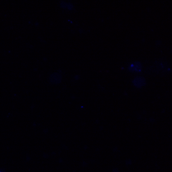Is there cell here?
<instances>
[{
    "mask_svg": "<svg viewBox=\"0 0 172 172\" xmlns=\"http://www.w3.org/2000/svg\"><path fill=\"white\" fill-rule=\"evenodd\" d=\"M145 80L144 78L141 77H137L134 78L133 81V83L134 86L137 87H141L144 86L145 84Z\"/></svg>",
    "mask_w": 172,
    "mask_h": 172,
    "instance_id": "1",
    "label": "cell"
},
{
    "mask_svg": "<svg viewBox=\"0 0 172 172\" xmlns=\"http://www.w3.org/2000/svg\"><path fill=\"white\" fill-rule=\"evenodd\" d=\"M142 69V66L141 64L139 62H135L131 64L129 67V69L131 71H136L140 72Z\"/></svg>",
    "mask_w": 172,
    "mask_h": 172,
    "instance_id": "2",
    "label": "cell"
}]
</instances>
